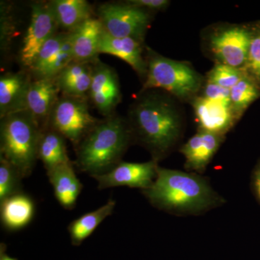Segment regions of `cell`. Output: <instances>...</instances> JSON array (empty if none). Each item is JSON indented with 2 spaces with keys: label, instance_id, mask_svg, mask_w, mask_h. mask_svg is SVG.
Listing matches in <instances>:
<instances>
[{
  "label": "cell",
  "instance_id": "cell-1",
  "mask_svg": "<svg viewBox=\"0 0 260 260\" xmlns=\"http://www.w3.org/2000/svg\"><path fill=\"white\" fill-rule=\"evenodd\" d=\"M142 194L154 208L177 216L201 215L225 203L208 178L160 167L153 184Z\"/></svg>",
  "mask_w": 260,
  "mask_h": 260
},
{
  "label": "cell",
  "instance_id": "cell-2",
  "mask_svg": "<svg viewBox=\"0 0 260 260\" xmlns=\"http://www.w3.org/2000/svg\"><path fill=\"white\" fill-rule=\"evenodd\" d=\"M127 121L133 142L158 162L172 153L182 136L183 121L177 107L158 93L140 95L131 107Z\"/></svg>",
  "mask_w": 260,
  "mask_h": 260
},
{
  "label": "cell",
  "instance_id": "cell-3",
  "mask_svg": "<svg viewBox=\"0 0 260 260\" xmlns=\"http://www.w3.org/2000/svg\"><path fill=\"white\" fill-rule=\"evenodd\" d=\"M132 143L127 119L115 114L107 116L75 147V166L91 177L107 174L122 161Z\"/></svg>",
  "mask_w": 260,
  "mask_h": 260
},
{
  "label": "cell",
  "instance_id": "cell-4",
  "mask_svg": "<svg viewBox=\"0 0 260 260\" xmlns=\"http://www.w3.org/2000/svg\"><path fill=\"white\" fill-rule=\"evenodd\" d=\"M0 156L23 178L31 174L38 160L42 128L26 109L0 118Z\"/></svg>",
  "mask_w": 260,
  "mask_h": 260
},
{
  "label": "cell",
  "instance_id": "cell-5",
  "mask_svg": "<svg viewBox=\"0 0 260 260\" xmlns=\"http://www.w3.org/2000/svg\"><path fill=\"white\" fill-rule=\"evenodd\" d=\"M148 51V70L143 91L162 89L181 100H188L198 93L203 79L191 66L164 57L151 49Z\"/></svg>",
  "mask_w": 260,
  "mask_h": 260
},
{
  "label": "cell",
  "instance_id": "cell-6",
  "mask_svg": "<svg viewBox=\"0 0 260 260\" xmlns=\"http://www.w3.org/2000/svg\"><path fill=\"white\" fill-rule=\"evenodd\" d=\"M88 100L87 98L61 95L48 121L47 126L70 140L75 148L100 121L90 114Z\"/></svg>",
  "mask_w": 260,
  "mask_h": 260
},
{
  "label": "cell",
  "instance_id": "cell-7",
  "mask_svg": "<svg viewBox=\"0 0 260 260\" xmlns=\"http://www.w3.org/2000/svg\"><path fill=\"white\" fill-rule=\"evenodd\" d=\"M98 15L109 35L142 42L151 21L147 10L127 3H104L98 8Z\"/></svg>",
  "mask_w": 260,
  "mask_h": 260
},
{
  "label": "cell",
  "instance_id": "cell-8",
  "mask_svg": "<svg viewBox=\"0 0 260 260\" xmlns=\"http://www.w3.org/2000/svg\"><path fill=\"white\" fill-rule=\"evenodd\" d=\"M251 37L252 27H225L210 36L209 48L218 63L244 70Z\"/></svg>",
  "mask_w": 260,
  "mask_h": 260
},
{
  "label": "cell",
  "instance_id": "cell-9",
  "mask_svg": "<svg viewBox=\"0 0 260 260\" xmlns=\"http://www.w3.org/2000/svg\"><path fill=\"white\" fill-rule=\"evenodd\" d=\"M58 25L49 2H37L31 5L30 24L20 50V61L28 70L31 68L39 51L57 34Z\"/></svg>",
  "mask_w": 260,
  "mask_h": 260
},
{
  "label": "cell",
  "instance_id": "cell-10",
  "mask_svg": "<svg viewBox=\"0 0 260 260\" xmlns=\"http://www.w3.org/2000/svg\"><path fill=\"white\" fill-rule=\"evenodd\" d=\"M158 162L152 159L144 162L121 161L107 174L93 177L98 182V189H105L116 186H128L148 189L158 175Z\"/></svg>",
  "mask_w": 260,
  "mask_h": 260
},
{
  "label": "cell",
  "instance_id": "cell-11",
  "mask_svg": "<svg viewBox=\"0 0 260 260\" xmlns=\"http://www.w3.org/2000/svg\"><path fill=\"white\" fill-rule=\"evenodd\" d=\"M119 78L112 67L97 59L93 62V76L88 99L104 117L112 116L121 102Z\"/></svg>",
  "mask_w": 260,
  "mask_h": 260
},
{
  "label": "cell",
  "instance_id": "cell-12",
  "mask_svg": "<svg viewBox=\"0 0 260 260\" xmlns=\"http://www.w3.org/2000/svg\"><path fill=\"white\" fill-rule=\"evenodd\" d=\"M73 61L70 32H57L43 46L29 70L35 78H54Z\"/></svg>",
  "mask_w": 260,
  "mask_h": 260
},
{
  "label": "cell",
  "instance_id": "cell-13",
  "mask_svg": "<svg viewBox=\"0 0 260 260\" xmlns=\"http://www.w3.org/2000/svg\"><path fill=\"white\" fill-rule=\"evenodd\" d=\"M224 135L199 130L181 146L180 153L185 159L186 172L204 174L214 155L223 143Z\"/></svg>",
  "mask_w": 260,
  "mask_h": 260
},
{
  "label": "cell",
  "instance_id": "cell-14",
  "mask_svg": "<svg viewBox=\"0 0 260 260\" xmlns=\"http://www.w3.org/2000/svg\"><path fill=\"white\" fill-rule=\"evenodd\" d=\"M193 107L199 130L225 136L238 120L232 104L214 102L202 96L195 99Z\"/></svg>",
  "mask_w": 260,
  "mask_h": 260
},
{
  "label": "cell",
  "instance_id": "cell-15",
  "mask_svg": "<svg viewBox=\"0 0 260 260\" xmlns=\"http://www.w3.org/2000/svg\"><path fill=\"white\" fill-rule=\"evenodd\" d=\"M60 93L56 78H34L29 85L25 108L42 128L45 127Z\"/></svg>",
  "mask_w": 260,
  "mask_h": 260
},
{
  "label": "cell",
  "instance_id": "cell-16",
  "mask_svg": "<svg viewBox=\"0 0 260 260\" xmlns=\"http://www.w3.org/2000/svg\"><path fill=\"white\" fill-rule=\"evenodd\" d=\"M104 32L101 20L91 18L70 32L73 61L91 63L99 59V47Z\"/></svg>",
  "mask_w": 260,
  "mask_h": 260
},
{
  "label": "cell",
  "instance_id": "cell-17",
  "mask_svg": "<svg viewBox=\"0 0 260 260\" xmlns=\"http://www.w3.org/2000/svg\"><path fill=\"white\" fill-rule=\"evenodd\" d=\"M32 78L28 72L7 73L0 78V118L23 110Z\"/></svg>",
  "mask_w": 260,
  "mask_h": 260
},
{
  "label": "cell",
  "instance_id": "cell-18",
  "mask_svg": "<svg viewBox=\"0 0 260 260\" xmlns=\"http://www.w3.org/2000/svg\"><path fill=\"white\" fill-rule=\"evenodd\" d=\"M143 42L133 38H115L104 32L99 54L116 56L129 64L140 76L146 77L148 65L143 55Z\"/></svg>",
  "mask_w": 260,
  "mask_h": 260
},
{
  "label": "cell",
  "instance_id": "cell-19",
  "mask_svg": "<svg viewBox=\"0 0 260 260\" xmlns=\"http://www.w3.org/2000/svg\"><path fill=\"white\" fill-rule=\"evenodd\" d=\"M47 173L58 203L65 209H73L83 184L77 177L73 162L59 166Z\"/></svg>",
  "mask_w": 260,
  "mask_h": 260
},
{
  "label": "cell",
  "instance_id": "cell-20",
  "mask_svg": "<svg viewBox=\"0 0 260 260\" xmlns=\"http://www.w3.org/2000/svg\"><path fill=\"white\" fill-rule=\"evenodd\" d=\"M93 62L73 61L56 77L61 95L87 98L91 85Z\"/></svg>",
  "mask_w": 260,
  "mask_h": 260
},
{
  "label": "cell",
  "instance_id": "cell-21",
  "mask_svg": "<svg viewBox=\"0 0 260 260\" xmlns=\"http://www.w3.org/2000/svg\"><path fill=\"white\" fill-rule=\"evenodd\" d=\"M35 204L30 196L22 192L13 195L0 203V218L7 230H20L31 222Z\"/></svg>",
  "mask_w": 260,
  "mask_h": 260
},
{
  "label": "cell",
  "instance_id": "cell-22",
  "mask_svg": "<svg viewBox=\"0 0 260 260\" xmlns=\"http://www.w3.org/2000/svg\"><path fill=\"white\" fill-rule=\"evenodd\" d=\"M49 4L59 27L65 32L74 31L84 22L93 18V8L85 0H53Z\"/></svg>",
  "mask_w": 260,
  "mask_h": 260
},
{
  "label": "cell",
  "instance_id": "cell-23",
  "mask_svg": "<svg viewBox=\"0 0 260 260\" xmlns=\"http://www.w3.org/2000/svg\"><path fill=\"white\" fill-rule=\"evenodd\" d=\"M38 159L42 160L47 172L72 162L67 151L65 138L50 126L42 128L38 148Z\"/></svg>",
  "mask_w": 260,
  "mask_h": 260
},
{
  "label": "cell",
  "instance_id": "cell-24",
  "mask_svg": "<svg viewBox=\"0 0 260 260\" xmlns=\"http://www.w3.org/2000/svg\"><path fill=\"white\" fill-rule=\"evenodd\" d=\"M115 206V200L110 199L98 209L85 213L72 221L68 228L72 244L80 246L93 234L104 220L112 215Z\"/></svg>",
  "mask_w": 260,
  "mask_h": 260
},
{
  "label": "cell",
  "instance_id": "cell-25",
  "mask_svg": "<svg viewBox=\"0 0 260 260\" xmlns=\"http://www.w3.org/2000/svg\"><path fill=\"white\" fill-rule=\"evenodd\" d=\"M230 93L231 104L239 119L246 109L260 97V87L246 75L230 89Z\"/></svg>",
  "mask_w": 260,
  "mask_h": 260
},
{
  "label": "cell",
  "instance_id": "cell-26",
  "mask_svg": "<svg viewBox=\"0 0 260 260\" xmlns=\"http://www.w3.org/2000/svg\"><path fill=\"white\" fill-rule=\"evenodd\" d=\"M21 177L17 169L0 156V203L13 195L22 192Z\"/></svg>",
  "mask_w": 260,
  "mask_h": 260
},
{
  "label": "cell",
  "instance_id": "cell-27",
  "mask_svg": "<svg viewBox=\"0 0 260 260\" xmlns=\"http://www.w3.org/2000/svg\"><path fill=\"white\" fill-rule=\"evenodd\" d=\"M245 75L244 70L217 63L208 73V81L230 90Z\"/></svg>",
  "mask_w": 260,
  "mask_h": 260
},
{
  "label": "cell",
  "instance_id": "cell-28",
  "mask_svg": "<svg viewBox=\"0 0 260 260\" xmlns=\"http://www.w3.org/2000/svg\"><path fill=\"white\" fill-rule=\"evenodd\" d=\"M244 71L260 87V23L252 27V37Z\"/></svg>",
  "mask_w": 260,
  "mask_h": 260
},
{
  "label": "cell",
  "instance_id": "cell-29",
  "mask_svg": "<svg viewBox=\"0 0 260 260\" xmlns=\"http://www.w3.org/2000/svg\"><path fill=\"white\" fill-rule=\"evenodd\" d=\"M230 90L208 81L203 90V97L209 100L231 104Z\"/></svg>",
  "mask_w": 260,
  "mask_h": 260
},
{
  "label": "cell",
  "instance_id": "cell-30",
  "mask_svg": "<svg viewBox=\"0 0 260 260\" xmlns=\"http://www.w3.org/2000/svg\"><path fill=\"white\" fill-rule=\"evenodd\" d=\"M126 3L145 10H160L165 9L170 2L167 0H129Z\"/></svg>",
  "mask_w": 260,
  "mask_h": 260
},
{
  "label": "cell",
  "instance_id": "cell-31",
  "mask_svg": "<svg viewBox=\"0 0 260 260\" xmlns=\"http://www.w3.org/2000/svg\"><path fill=\"white\" fill-rule=\"evenodd\" d=\"M250 186L253 195L260 204V160L251 172Z\"/></svg>",
  "mask_w": 260,
  "mask_h": 260
},
{
  "label": "cell",
  "instance_id": "cell-32",
  "mask_svg": "<svg viewBox=\"0 0 260 260\" xmlns=\"http://www.w3.org/2000/svg\"><path fill=\"white\" fill-rule=\"evenodd\" d=\"M0 260H17L15 258L8 255L6 253V247L4 244H1L0 246Z\"/></svg>",
  "mask_w": 260,
  "mask_h": 260
}]
</instances>
